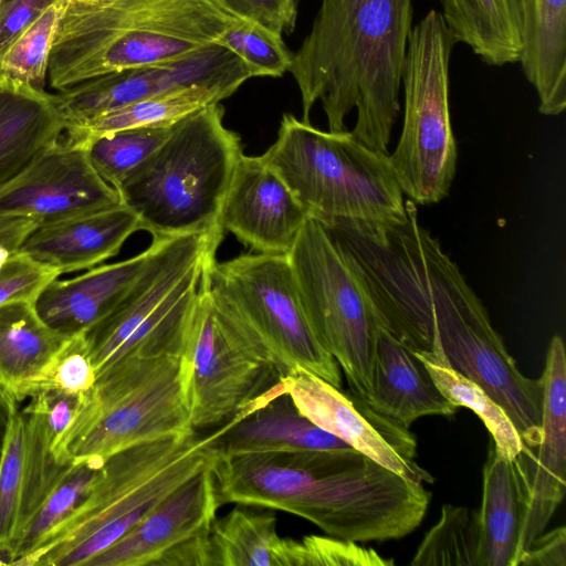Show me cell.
I'll use <instances>...</instances> for the list:
<instances>
[{
  "instance_id": "6da1fadb",
  "label": "cell",
  "mask_w": 566,
  "mask_h": 566,
  "mask_svg": "<svg viewBox=\"0 0 566 566\" xmlns=\"http://www.w3.org/2000/svg\"><path fill=\"white\" fill-rule=\"evenodd\" d=\"M220 505L284 511L333 537L353 542L398 539L419 526L431 493L349 448L294 452L217 453Z\"/></svg>"
},
{
  "instance_id": "7a4b0ae2",
  "label": "cell",
  "mask_w": 566,
  "mask_h": 566,
  "mask_svg": "<svg viewBox=\"0 0 566 566\" xmlns=\"http://www.w3.org/2000/svg\"><path fill=\"white\" fill-rule=\"evenodd\" d=\"M412 17L413 0H322L290 70L301 94L302 120L310 123L319 102L328 130L343 132L355 108L352 135L388 154Z\"/></svg>"
},
{
  "instance_id": "3957f363",
  "label": "cell",
  "mask_w": 566,
  "mask_h": 566,
  "mask_svg": "<svg viewBox=\"0 0 566 566\" xmlns=\"http://www.w3.org/2000/svg\"><path fill=\"white\" fill-rule=\"evenodd\" d=\"M237 19L209 0H65L49 61L52 88L107 73L165 64L216 43Z\"/></svg>"
},
{
  "instance_id": "277c9868",
  "label": "cell",
  "mask_w": 566,
  "mask_h": 566,
  "mask_svg": "<svg viewBox=\"0 0 566 566\" xmlns=\"http://www.w3.org/2000/svg\"><path fill=\"white\" fill-rule=\"evenodd\" d=\"M195 430L161 437L106 459L80 504L14 565L87 566L171 491L217 457L216 440Z\"/></svg>"
},
{
  "instance_id": "5b68a950",
  "label": "cell",
  "mask_w": 566,
  "mask_h": 566,
  "mask_svg": "<svg viewBox=\"0 0 566 566\" xmlns=\"http://www.w3.org/2000/svg\"><path fill=\"white\" fill-rule=\"evenodd\" d=\"M220 103L175 123L168 137L116 188L153 239L222 232L219 214L240 136L223 124Z\"/></svg>"
},
{
  "instance_id": "8992f818",
  "label": "cell",
  "mask_w": 566,
  "mask_h": 566,
  "mask_svg": "<svg viewBox=\"0 0 566 566\" xmlns=\"http://www.w3.org/2000/svg\"><path fill=\"white\" fill-rule=\"evenodd\" d=\"M411 344L481 386L507 413L523 444L541 438L543 380L524 376L492 326L486 308L458 268L430 273L408 311Z\"/></svg>"
},
{
  "instance_id": "52a82bcc",
  "label": "cell",
  "mask_w": 566,
  "mask_h": 566,
  "mask_svg": "<svg viewBox=\"0 0 566 566\" xmlns=\"http://www.w3.org/2000/svg\"><path fill=\"white\" fill-rule=\"evenodd\" d=\"M308 217L335 221L390 222L406 216V201L388 154L350 132H324L284 114L276 140L262 154Z\"/></svg>"
},
{
  "instance_id": "ba28073f",
  "label": "cell",
  "mask_w": 566,
  "mask_h": 566,
  "mask_svg": "<svg viewBox=\"0 0 566 566\" xmlns=\"http://www.w3.org/2000/svg\"><path fill=\"white\" fill-rule=\"evenodd\" d=\"M202 285L218 314L282 377L301 367L340 389L339 366L305 316L287 254L214 256Z\"/></svg>"
},
{
  "instance_id": "9c48e42d",
  "label": "cell",
  "mask_w": 566,
  "mask_h": 566,
  "mask_svg": "<svg viewBox=\"0 0 566 566\" xmlns=\"http://www.w3.org/2000/svg\"><path fill=\"white\" fill-rule=\"evenodd\" d=\"M222 232L153 239L140 276L103 321L86 331L97 375L126 357L179 355Z\"/></svg>"
},
{
  "instance_id": "30bf717a",
  "label": "cell",
  "mask_w": 566,
  "mask_h": 566,
  "mask_svg": "<svg viewBox=\"0 0 566 566\" xmlns=\"http://www.w3.org/2000/svg\"><path fill=\"white\" fill-rule=\"evenodd\" d=\"M287 256L316 338L345 373L352 394L366 401L384 324L357 260L311 217Z\"/></svg>"
},
{
  "instance_id": "8fae6325",
  "label": "cell",
  "mask_w": 566,
  "mask_h": 566,
  "mask_svg": "<svg viewBox=\"0 0 566 566\" xmlns=\"http://www.w3.org/2000/svg\"><path fill=\"white\" fill-rule=\"evenodd\" d=\"M457 43L436 9L412 27L409 36L401 75L402 129L388 157L402 193L416 205L443 200L455 175L449 69Z\"/></svg>"
},
{
  "instance_id": "7c38bea8",
  "label": "cell",
  "mask_w": 566,
  "mask_h": 566,
  "mask_svg": "<svg viewBox=\"0 0 566 566\" xmlns=\"http://www.w3.org/2000/svg\"><path fill=\"white\" fill-rule=\"evenodd\" d=\"M191 430L180 356L126 357L97 375L69 459L99 469L129 447Z\"/></svg>"
},
{
  "instance_id": "4fadbf2b",
  "label": "cell",
  "mask_w": 566,
  "mask_h": 566,
  "mask_svg": "<svg viewBox=\"0 0 566 566\" xmlns=\"http://www.w3.org/2000/svg\"><path fill=\"white\" fill-rule=\"evenodd\" d=\"M180 361L195 431L229 421L282 378L218 314L203 285Z\"/></svg>"
},
{
  "instance_id": "5bb4252c",
  "label": "cell",
  "mask_w": 566,
  "mask_h": 566,
  "mask_svg": "<svg viewBox=\"0 0 566 566\" xmlns=\"http://www.w3.org/2000/svg\"><path fill=\"white\" fill-rule=\"evenodd\" d=\"M238 78L234 54L211 43L165 64L90 78L54 96L67 129L136 101L184 87H208L226 98L235 88Z\"/></svg>"
},
{
  "instance_id": "9a60e30c",
  "label": "cell",
  "mask_w": 566,
  "mask_h": 566,
  "mask_svg": "<svg viewBox=\"0 0 566 566\" xmlns=\"http://www.w3.org/2000/svg\"><path fill=\"white\" fill-rule=\"evenodd\" d=\"M280 387L304 417L353 449L406 479L433 481L416 461L417 442L409 428L375 411L363 399L301 367L283 376Z\"/></svg>"
},
{
  "instance_id": "2e32d148",
  "label": "cell",
  "mask_w": 566,
  "mask_h": 566,
  "mask_svg": "<svg viewBox=\"0 0 566 566\" xmlns=\"http://www.w3.org/2000/svg\"><path fill=\"white\" fill-rule=\"evenodd\" d=\"M82 147L62 139L0 189V214L56 222L120 205Z\"/></svg>"
},
{
  "instance_id": "e0dca14e",
  "label": "cell",
  "mask_w": 566,
  "mask_h": 566,
  "mask_svg": "<svg viewBox=\"0 0 566 566\" xmlns=\"http://www.w3.org/2000/svg\"><path fill=\"white\" fill-rule=\"evenodd\" d=\"M541 438L515 458L525 491L518 559L544 532L566 490V355L563 338L551 339L543 376ZM518 562V560H517Z\"/></svg>"
},
{
  "instance_id": "ac0fdd59",
  "label": "cell",
  "mask_w": 566,
  "mask_h": 566,
  "mask_svg": "<svg viewBox=\"0 0 566 566\" xmlns=\"http://www.w3.org/2000/svg\"><path fill=\"white\" fill-rule=\"evenodd\" d=\"M307 218L262 155L241 154L220 209L222 230L255 252L287 254Z\"/></svg>"
},
{
  "instance_id": "d6986e66",
  "label": "cell",
  "mask_w": 566,
  "mask_h": 566,
  "mask_svg": "<svg viewBox=\"0 0 566 566\" xmlns=\"http://www.w3.org/2000/svg\"><path fill=\"white\" fill-rule=\"evenodd\" d=\"M214 461L171 491L87 566H156L172 548L208 533L220 506Z\"/></svg>"
},
{
  "instance_id": "ffe728a7",
  "label": "cell",
  "mask_w": 566,
  "mask_h": 566,
  "mask_svg": "<svg viewBox=\"0 0 566 566\" xmlns=\"http://www.w3.org/2000/svg\"><path fill=\"white\" fill-rule=\"evenodd\" d=\"M142 230L136 214L124 205L38 224L18 252L55 269L60 275L88 270L115 256L125 241Z\"/></svg>"
},
{
  "instance_id": "44dd1931",
  "label": "cell",
  "mask_w": 566,
  "mask_h": 566,
  "mask_svg": "<svg viewBox=\"0 0 566 566\" xmlns=\"http://www.w3.org/2000/svg\"><path fill=\"white\" fill-rule=\"evenodd\" d=\"M150 253L149 245L129 259L94 266L72 279L52 280L34 301L36 312L49 326L63 334L90 329L129 293Z\"/></svg>"
},
{
  "instance_id": "7402d4cb",
  "label": "cell",
  "mask_w": 566,
  "mask_h": 566,
  "mask_svg": "<svg viewBox=\"0 0 566 566\" xmlns=\"http://www.w3.org/2000/svg\"><path fill=\"white\" fill-rule=\"evenodd\" d=\"M64 132L54 94L0 73V189L56 145Z\"/></svg>"
},
{
  "instance_id": "603a6c76",
  "label": "cell",
  "mask_w": 566,
  "mask_h": 566,
  "mask_svg": "<svg viewBox=\"0 0 566 566\" xmlns=\"http://www.w3.org/2000/svg\"><path fill=\"white\" fill-rule=\"evenodd\" d=\"M365 402L406 428L423 416H452L458 408L439 390L415 350L385 327L377 338L371 389Z\"/></svg>"
},
{
  "instance_id": "cb8c5ba5",
  "label": "cell",
  "mask_w": 566,
  "mask_h": 566,
  "mask_svg": "<svg viewBox=\"0 0 566 566\" xmlns=\"http://www.w3.org/2000/svg\"><path fill=\"white\" fill-rule=\"evenodd\" d=\"M214 447L222 455L352 448L304 417L285 394L243 408L226 422Z\"/></svg>"
},
{
  "instance_id": "d4e9b609",
  "label": "cell",
  "mask_w": 566,
  "mask_h": 566,
  "mask_svg": "<svg viewBox=\"0 0 566 566\" xmlns=\"http://www.w3.org/2000/svg\"><path fill=\"white\" fill-rule=\"evenodd\" d=\"M522 51L518 63L546 116L566 107V0H518Z\"/></svg>"
},
{
  "instance_id": "484cf974",
  "label": "cell",
  "mask_w": 566,
  "mask_h": 566,
  "mask_svg": "<svg viewBox=\"0 0 566 566\" xmlns=\"http://www.w3.org/2000/svg\"><path fill=\"white\" fill-rule=\"evenodd\" d=\"M480 548L476 566H516L525 514V491L515 459L492 440L483 469Z\"/></svg>"
},
{
  "instance_id": "4316f807",
  "label": "cell",
  "mask_w": 566,
  "mask_h": 566,
  "mask_svg": "<svg viewBox=\"0 0 566 566\" xmlns=\"http://www.w3.org/2000/svg\"><path fill=\"white\" fill-rule=\"evenodd\" d=\"M45 482L44 470L28 447L25 416L18 408L9 419L0 455V553L9 565Z\"/></svg>"
},
{
  "instance_id": "83f0119b",
  "label": "cell",
  "mask_w": 566,
  "mask_h": 566,
  "mask_svg": "<svg viewBox=\"0 0 566 566\" xmlns=\"http://www.w3.org/2000/svg\"><path fill=\"white\" fill-rule=\"evenodd\" d=\"M439 11L458 43L484 63H518L522 30L518 0H440Z\"/></svg>"
},
{
  "instance_id": "f1b7e54d",
  "label": "cell",
  "mask_w": 566,
  "mask_h": 566,
  "mask_svg": "<svg viewBox=\"0 0 566 566\" xmlns=\"http://www.w3.org/2000/svg\"><path fill=\"white\" fill-rule=\"evenodd\" d=\"M67 336L41 318L34 302L15 301L0 306V379L17 400L20 389Z\"/></svg>"
},
{
  "instance_id": "f546056e",
  "label": "cell",
  "mask_w": 566,
  "mask_h": 566,
  "mask_svg": "<svg viewBox=\"0 0 566 566\" xmlns=\"http://www.w3.org/2000/svg\"><path fill=\"white\" fill-rule=\"evenodd\" d=\"M210 566H284V538L272 514L241 505L214 518L209 534Z\"/></svg>"
},
{
  "instance_id": "4dcf8cb0",
  "label": "cell",
  "mask_w": 566,
  "mask_h": 566,
  "mask_svg": "<svg viewBox=\"0 0 566 566\" xmlns=\"http://www.w3.org/2000/svg\"><path fill=\"white\" fill-rule=\"evenodd\" d=\"M222 96L208 87L191 86L153 95L106 114L81 126L67 128L63 139L81 147L87 139L118 130L171 125Z\"/></svg>"
},
{
  "instance_id": "1f68e13d",
  "label": "cell",
  "mask_w": 566,
  "mask_h": 566,
  "mask_svg": "<svg viewBox=\"0 0 566 566\" xmlns=\"http://www.w3.org/2000/svg\"><path fill=\"white\" fill-rule=\"evenodd\" d=\"M439 390L457 407L471 409L484 423L495 449L515 459L524 444L505 410L478 384L451 368L442 357L415 350Z\"/></svg>"
},
{
  "instance_id": "d6a6232c",
  "label": "cell",
  "mask_w": 566,
  "mask_h": 566,
  "mask_svg": "<svg viewBox=\"0 0 566 566\" xmlns=\"http://www.w3.org/2000/svg\"><path fill=\"white\" fill-rule=\"evenodd\" d=\"M480 548L478 512L443 504L438 523L424 535L412 566H476Z\"/></svg>"
},
{
  "instance_id": "836d02e7",
  "label": "cell",
  "mask_w": 566,
  "mask_h": 566,
  "mask_svg": "<svg viewBox=\"0 0 566 566\" xmlns=\"http://www.w3.org/2000/svg\"><path fill=\"white\" fill-rule=\"evenodd\" d=\"M175 124L138 127L87 139L81 147L98 175L115 189L168 137Z\"/></svg>"
},
{
  "instance_id": "e575fe53",
  "label": "cell",
  "mask_w": 566,
  "mask_h": 566,
  "mask_svg": "<svg viewBox=\"0 0 566 566\" xmlns=\"http://www.w3.org/2000/svg\"><path fill=\"white\" fill-rule=\"evenodd\" d=\"M65 0L51 4L4 51L0 73L44 90L49 61Z\"/></svg>"
},
{
  "instance_id": "d590c367",
  "label": "cell",
  "mask_w": 566,
  "mask_h": 566,
  "mask_svg": "<svg viewBox=\"0 0 566 566\" xmlns=\"http://www.w3.org/2000/svg\"><path fill=\"white\" fill-rule=\"evenodd\" d=\"M95 370L86 331L66 337L43 368L18 394V401L41 391L81 396L95 386Z\"/></svg>"
},
{
  "instance_id": "8d00e7d4",
  "label": "cell",
  "mask_w": 566,
  "mask_h": 566,
  "mask_svg": "<svg viewBox=\"0 0 566 566\" xmlns=\"http://www.w3.org/2000/svg\"><path fill=\"white\" fill-rule=\"evenodd\" d=\"M216 43L234 53L251 77H279L290 72L292 66L293 53L282 35L253 23L237 20L218 36Z\"/></svg>"
},
{
  "instance_id": "74e56055",
  "label": "cell",
  "mask_w": 566,
  "mask_h": 566,
  "mask_svg": "<svg viewBox=\"0 0 566 566\" xmlns=\"http://www.w3.org/2000/svg\"><path fill=\"white\" fill-rule=\"evenodd\" d=\"M392 559L356 542L310 535L301 541L284 538V566H392Z\"/></svg>"
},
{
  "instance_id": "f35d334b",
  "label": "cell",
  "mask_w": 566,
  "mask_h": 566,
  "mask_svg": "<svg viewBox=\"0 0 566 566\" xmlns=\"http://www.w3.org/2000/svg\"><path fill=\"white\" fill-rule=\"evenodd\" d=\"M97 470L87 465H75L73 468L31 521L14 552L11 565H14L50 530L73 512L88 492Z\"/></svg>"
},
{
  "instance_id": "ab89813d",
  "label": "cell",
  "mask_w": 566,
  "mask_h": 566,
  "mask_svg": "<svg viewBox=\"0 0 566 566\" xmlns=\"http://www.w3.org/2000/svg\"><path fill=\"white\" fill-rule=\"evenodd\" d=\"M90 392L75 396L52 390L41 391L32 396L29 405L23 409L38 412L43 417L51 452L60 463L72 464L69 459V448Z\"/></svg>"
},
{
  "instance_id": "60d3db41",
  "label": "cell",
  "mask_w": 566,
  "mask_h": 566,
  "mask_svg": "<svg viewBox=\"0 0 566 566\" xmlns=\"http://www.w3.org/2000/svg\"><path fill=\"white\" fill-rule=\"evenodd\" d=\"M60 273L30 256L15 252L0 269V306L15 302H34L40 292Z\"/></svg>"
},
{
  "instance_id": "b9f144b4",
  "label": "cell",
  "mask_w": 566,
  "mask_h": 566,
  "mask_svg": "<svg viewBox=\"0 0 566 566\" xmlns=\"http://www.w3.org/2000/svg\"><path fill=\"white\" fill-rule=\"evenodd\" d=\"M230 17L263 27L276 34L292 33L297 18L296 0H209Z\"/></svg>"
},
{
  "instance_id": "7bdbcfd3",
  "label": "cell",
  "mask_w": 566,
  "mask_h": 566,
  "mask_svg": "<svg viewBox=\"0 0 566 566\" xmlns=\"http://www.w3.org/2000/svg\"><path fill=\"white\" fill-rule=\"evenodd\" d=\"M57 0H3L0 4V59L8 46Z\"/></svg>"
},
{
  "instance_id": "ee69618b",
  "label": "cell",
  "mask_w": 566,
  "mask_h": 566,
  "mask_svg": "<svg viewBox=\"0 0 566 566\" xmlns=\"http://www.w3.org/2000/svg\"><path fill=\"white\" fill-rule=\"evenodd\" d=\"M516 566H566V528L559 526L536 536Z\"/></svg>"
},
{
  "instance_id": "f6af8a7d",
  "label": "cell",
  "mask_w": 566,
  "mask_h": 566,
  "mask_svg": "<svg viewBox=\"0 0 566 566\" xmlns=\"http://www.w3.org/2000/svg\"><path fill=\"white\" fill-rule=\"evenodd\" d=\"M36 226L32 219L0 214V243L18 251Z\"/></svg>"
},
{
  "instance_id": "bcb514c9",
  "label": "cell",
  "mask_w": 566,
  "mask_h": 566,
  "mask_svg": "<svg viewBox=\"0 0 566 566\" xmlns=\"http://www.w3.org/2000/svg\"><path fill=\"white\" fill-rule=\"evenodd\" d=\"M18 403L15 396L0 379V455L9 419L18 409Z\"/></svg>"
},
{
  "instance_id": "7dc6e473",
  "label": "cell",
  "mask_w": 566,
  "mask_h": 566,
  "mask_svg": "<svg viewBox=\"0 0 566 566\" xmlns=\"http://www.w3.org/2000/svg\"><path fill=\"white\" fill-rule=\"evenodd\" d=\"M71 1H74V2H77L81 4H85V6H104V4L115 2L117 0H71Z\"/></svg>"
},
{
  "instance_id": "c3c4849f",
  "label": "cell",
  "mask_w": 566,
  "mask_h": 566,
  "mask_svg": "<svg viewBox=\"0 0 566 566\" xmlns=\"http://www.w3.org/2000/svg\"><path fill=\"white\" fill-rule=\"evenodd\" d=\"M0 565H9V558L2 553H0Z\"/></svg>"
},
{
  "instance_id": "681fc988",
  "label": "cell",
  "mask_w": 566,
  "mask_h": 566,
  "mask_svg": "<svg viewBox=\"0 0 566 566\" xmlns=\"http://www.w3.org/2000/svg\"><path fill=\"white\" fill-rule=\"evenodd\" d=\"M3 0H0V4L2 3Z\"/></svg>"
}]
</instances>
